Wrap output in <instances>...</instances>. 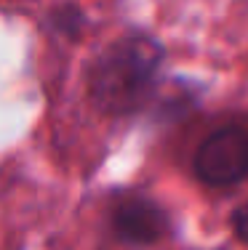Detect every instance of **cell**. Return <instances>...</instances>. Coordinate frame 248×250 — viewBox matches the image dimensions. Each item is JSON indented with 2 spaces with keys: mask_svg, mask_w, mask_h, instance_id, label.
I'll list each match as a JSON object with an SVG mask.
<instances>
[{
  "mask_svg": "<svg viewBox=\"0 0 248 250\" xmlns=\"http://www.w3.org/2000/svg\"><path fill=\"white\" fill-rule=\"evenodd\" d=\"M160 59V45L150 38L115 40L88 69V96L107 115L139 109L150 99Z\"/></svg>",
  "mask_w": 248,
  "mask_h": 250,
  "instance_id": "6da1fadb",
  "label": "cell"
},
{
  "mask_svg": "<svg viewBox=\"0 0 248 250\" xmlns=\"http://www.w3.org/2000/svg\"><path fill=\"white\" fill-rule=\"evenodd\" d=\"M229 226H232L235 240L243 242V245H248V202H243V205H238L232 210V216H229Z\"/></svg>",
  "mask_w": 248,
  "mask_h": 250,
  "instance_id": "277c9868",
  "label": "cell"
},
{
  "mask_svg": "<svg viewBox=\"0 0 248 250\" xmlns=\"http://www.w3.org/2000/svg\"><path fill=\"white\" fill-rule=\"evenodd\" d=\"M112 229L128 245H155L168 231V216L150 197H128L112 213Z\"/></svg>",
  "mask_w": 248,
  "mask_h": 250,
  "instance_id": "3957f363",
  "label": "cell"
},
{
  "mask_svg": "<svg viewBox=\"0 0 248 250\" xmlns=\"http://www.w3.org/2000/svg\"><path fill=\"white\" fill-rule=\"evenodd\" d=\"M192 170L200 184L224 189L248 176V133L240 128H219L198 146Z\"/></svg>",
  "mask_w": 248,
  "mask_h": 250,
  "instance_id": "7a4b0ae2",
  "label": "cell"
}]
</instances>
